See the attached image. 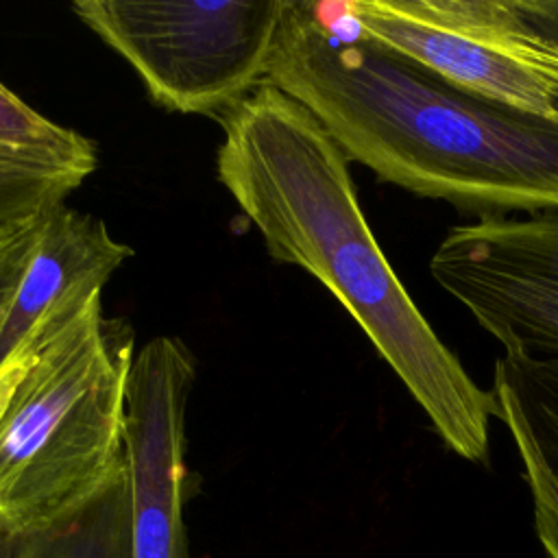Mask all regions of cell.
I'll use <instances>...</instances> for the list:
<instances>
[{
  "mask_svg": "<svg viewBox=\"0 0 558 558\" xmlns=\"http://www.w3.org/2000/svg\"><path fill=\"white\" fill-rule=\"evenodd\" d=\"M264 83L384 183L477 220L558 211V116L471 94L310 2L283 0Z\"/></svg>",
  "mask_w": 558,
  "mask_h": 558,
  "instance_id": "1",
  "label": "cell"
},
{
  "mask_svg": "<svg viewBox=\"0 0 558 558\" xmlns=\"http://www.w3.org/2000/svg\"><path fill=\"white\" fill-rule=\"evenodd\" d=\"M216 172L268 255L318 279L362 327L460 458L486 462L493 390L438 338L377 244L349 159L320 122L272 85H259L220 120Z\"/></svg>",
  "mask_w": 558,
  "mask_h": 558,
  "instance_id": "2",
  "label": "cell"
},
{
  "mask_svg": "<svg viewBox=\"0 0 558 558\" xmlns=\"http://www.w3.org/2000/svg\"><path fill=\"white\" fill-rule=\"evenodd\" d=\"M135 333L92 296L0 379V521L50 525L126 462Z\"/></svg>",
  "mask_w": 558,
  "mask_h": 558,
  "instance_id": "3",
  "label": "cell"
},
{
  "mask_svg": "<svg viewBox=\"0 0 558 558\" xmlns=\"http://www.w3.org/2000/svg\"><path fill=\"white\" fill-rule=\"evenodd\" d=\"M283 0H78L74 15L118 52L150 98L222 118L264 85Z\"/></svg>",
  "mask_w": 558,
  "mask_h": 558,
  "instance_id": "4",
  "label": "cell"
},
{
  "mask_svg": "<svg viewBox=\"0 0 558 558\" xmlns=\"http://www.w3.org/2000/svg\"><path fill=\"white\" fill-rule=\"evenodd\" d=\"M344 11L357 33L471 94L558 116V44L514 0H355Z\"/></svg>",
  "mask_w": 558,
  "mask_h": 558,
  "instance_id": "5",
  "label": "cell"
},
{
  "mask_svg": "<svg viewBox=\"0 0 558 558\" xmlns=\"http://www.w3.org/2000/svg\"><path fill=\"white\" fill-rule=\"evenodd\" d=\"M429 272L504 351L558 355V211L453 227Z\"/></svg>",
  "mask_w": 558,
  "mask_h": 558,
  "instance_id": "6",
  "label": "cell"
},
{
  "mask_svg": "<svg viewBox=\"0 0 558 558\" xmlns=\"http://www.w3.org/2000/svg\"><path fill=\"white\" fill-rule=\"evenodd\" d=\"M194 379V357L177 336H155L135 353L124 414L129 558H187L185 410Z\"/></svg>",
  "mask_w": 558,
  "mask_h": 558,
  "instance_id": "7",
  "label": "cell"
},
{
  "mask_svg": "<svg viewBox=\"0 0 558 558\" xmlns=\"http://www.w3.org/2000/svg\"><path fill=\"white\" fill-rule=\"evenodd\" d=\"M133 255L107 225L65 205L44 218L39 242L0 316V379L68 323Z\"/></svg>",
  "mask_w": 558,
  "mask_h": 558,
  "instance_id": "8",
  "label": "cell"
},
{
  "mask_svg": "<svg viewBox=\"0 0 558 558\" xmlns=\"http://www.w3.org/2000/svg\"><path fill=\"white\" fill-rule=\"evenodd\" d=\"M96 166L87 135L41 116L0 81V227L65 205Z\"/></svg>",
  "mask_w": 558,
  "mask_h": 558,
  "instance_id": "9",
  "label": "cell"
},
{
  "mask_svg": "<svg viewBox=\"0 0 558 558\" xmlns=\"http://www.w3.org/2000/svg\"><path fill=\"white\" fill-rule=\"evenodd\" d=\"M490 390L523 462L536 536L558 558V355L504 351Z\"/></svg>",
  "mask_w": 558,
  "mask_h": 558,
  "instance_id": "10",
  "label": "cell"
},
{
  "mask_svg": "<svg viewBox=\"0 0 558 558\" xmlns=\"http://www.w3.org/2000/svg\"><path fill=\"white\" fill-rule=\"evenodd\" d=\"M131 488L126 462L96 493L26 534L22 558H129Z\"/></svg>",
  "mask_w": 558,
  "mask_h": 558,
  "instance_id": "11",
  "label": "cell"
},
{
  "mask_svg": "<svg viewBox=\"0 0 558 558\" xmlns=\"http://www.w3.org/2000/svg\"><path fill=\"white\" fill-rule=\"evenodd\" d=\"M44 216L33 218L28 222L0 227V316L13 296L28 259L39 242L44 229Z\"/></svg>",
  "mask_w": 558,
  "mask_h": 558,
  "instance_id": "12",
  "label": "cell"
},
{
  "mask_svg": "<svg viewBox=\"0 0 558 558\" xmlns=\"http://www.w3.org/2000/svg\"><path fill=\"white\" fill-rule=\"evenodd\" d=\"M514 7L530 26L558 44V0H514Z\"/></svg>",
  "mask_w": 558,
  "mask_h": 558,
  "instance_id": "13",
  "label": "cell"
},
{
  "mask_svg": "<svg viewBox=\"0 0 558 558\" xmlns=\"http://www.w3.org/2000/svg\"><path fill=\"white\" fill-rule=\"evenodd\" d=\"M26 545V534L11 530L0 521V558H22Z\"/></svg>",
  "mask_w": 558,
  "mask_h": 558,
  "instance_id": "14",
  "label": "cell"
}]
</instances>
